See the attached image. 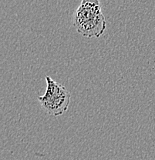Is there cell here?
I'll return each mask as SVG.
<instances>
[{"label":"cell","instance_id":"1","mask_svg":"<svg viewBox=\"0 0 155 160\" xmlns=\"http://www.w3.org/2000/svg\"><path fill=\"white\" fill-rule=\"evenodd\" d=\"M73 26L81 36L98 38L106 29L101 0H82L73 15Z\"/></svg>","mask_w":155,"mask_h":160},{"label":"cell","instance_id":"2","mask_svg":"<svg viewBox=\"0 0 155 160\" xmlns=\"http://www.w3.org/2000/svg\"><path fill=\"white\" fill-rule=\"evenodd\" d=\"M46 92L37 99L43 109L48 114L56 117L62 116L69 108L70 93L64 86L54 81L49 76H46Z\"/></svg>","mask_w":155,"mask_h":160}]
</instances>
